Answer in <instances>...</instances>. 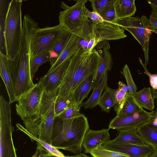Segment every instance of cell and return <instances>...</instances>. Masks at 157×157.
Returning a JSON list of instances; mask_svg holds the SVG:
<instances>
[{"label": "cell", "mask_w": 157, "mask_h": 157, "mask_svg": "<svg viewBox=\"0 0 157 157\" xmlns=\"http://www.w3.org/2000/svg\"><path fill=\"white\" fill-rule=\"evenodd\" d=\"M117 131V136L112 140L113 142L126 143L140 145L146 144L137 132L136 128H130Z\"/></svg>", "instance_id": "22"}, {"label": "cell", "mask_w": 157, "mask_h": 157, "mask_svg": "<svg viewBox=\"0 0 157 157\" xmlns=\"http://www.w3.org/2000/svg\"><path fill=\"white\" fill-rule=\"evenodd\" d=\"M16 126L19 129L28 136L32 141H36L37 142V144H39L49 152L59 157H66V156L64 155L63 153L58 150V149L56 148L52 145L45 142L36 139L33 136L26 130L24 127L20 124H16Z\"/></svg>", "instance_id": "27"}, {"label": "cell", "mask_w": 157, "mask_h": 157, "mask_svg": "<svg viewBox=\"0 0 157 157\" xmlns=\"http://www.w3.org/2000/svg\"><path fill=\"white\" fill-rule=\"evenodd\" d=\"M132 96L141 107L152 111L155 108L154 99L157 98V90L144 87Z\"/></svg>", "instance_id": "18"}, {"label": "cell", "mask_w": 157, "mask_h": 157, "mask_svg": "<svg viewBox=\"0 0 157 157\" xmlns=\"http://www.w3.org/2000/svg\"><path fill=\"white\" fill-rule=\"evenodd\" d=\"M102 146L107 149L124 153L130 157H145L150 156L154 149L145 144L140 145L126 143H118L109 140Z\"/></svg>", "instance_id": "12"}, {"label": "cell", "mask_w": 157, "mask_h": 157, "mask_svg": "<svg viewBox=\"0 0 157 157\" xmlns=\"http://www.w3.org/2000/svg\"><path fill=\"white\" fill-rule=\"evenodd\" d=\"M104 90L98 105L102 111L109 113L111 108L116 104L115 96L116 89H112L107 86Z\"/></svg>", "instance_id": "26"}, {"label": "cell", "mask_w": 157, "mask_h": 157, "mask_svg": "<svg viewBox=\"0 0 157 157\" xmlns=\"http://www.w3.org/2000/svg\"><path fill=\"white\" fill-rule=\"evenodd\" d=\"M0 157H17L13 140L14 130L12 125L10 104H0Z\"/></svg>", "instance_id": "10"}, {"label": "cell", "mask_w": 157, "mask_h": 157, "mask_svg": "<svg viewBox=\"0 0 157 157\" xmlns=\"http://www.w3.org/2000/svg\"><path fill=\"white\" fill-rule=\"evenodd\" d=\"M155 110L148 112L144 110L127 116L115 117L111 120L109 128L117 130L130 128H137L141 125L154 118Z\"/></svg>", "instance_id": "11"}, {"label": "cell", "mask_w": 157, "mask_h": 157, "mask_svg": "<svg viewBox=\"0 0 157 157\" xmlns=\"http://www.w3.org/2000/svg\"><path fill=\"white\" fill-rule=\"evenodd\" d=\"M127 93L118 88L116 90L115 93L116 104L115 110H116L123 103Z\"/></svg>", "instance_id": "36"}, {"label": "cell", "mask_w": 157, "mask_h": 157, "mask_svg": "<svg viewBox=\"0 0 157 157\" xmlns=\"http://www.w3.org/2000/svg\"><path fill=\"white\" fill-rule=\"evenodd\" d=\"M86 17L90 20L96 22H102L104 20L98 13L89 11L87 8L86 11Z\"/></svg>", "instance_id": "37"}, {"label": "cell", "mask_w": 157, "mask_h": 157, "mask_svg": "<svg viewBox=\"0 0 157 157\" xmlns=\"http://www.w3.org/2000/svg\"><path fill=\"white\" fill-rule=\"evenodd\" d=\"M99 53L101 59L94 77L92 89L96 87L104 75L111 71L113 64L112 56L109 49L103 48Z\"/></svg>", "instance_id": "17"}, {"label": "cell", "mask_w": 157, "mask_h": 157, "mask_svg": "<svg viewBox=\"0 0 157 157\" xmlns=\"http://www.w3.org/2000/svg\"><path fill=\"white\" fill-rule=\"evenodd\" d=\"M109 130L108 128L94 130L89 128L85 134L82 144L85 153H90L92 150L109 140Z\"/></svg>", "instance_id": "15"}, {"label": "cell", "mask_w": 157, "mask_h": 157, "mask_svg": "<svg viewBox=\"0 0 157 157\" xmlns=\"http://www.w3.org/2000/svg\"><path fill=\"white\" fill-rule=\"evenodd\" d=\"M99 15L104 21L114 23L117 19L114 3Z\"/></svg>", "instance_id": "34"}, {"label": "cell", "mask_w": 157, "mask_h": 157, "mask_svg": "<svg viewBox=\"0 0 157 157\" xmlns=\"http://www.w3.org/2000/svg\"><path fill=\"white\" fill-rule=\"evenodd\" d=\"M22 1L10 2L4 22L3 35L6 55L13 58L17 53L23 35L21 6Z\"/></svg>", "instance_id": "4"}, {"label": "cell", "mask_w": 157, "mask_h": 157, "mask_svg": "<svg viewBox=\"0 0 157 157\" xmlns=\"http://www.w3.org/2000/svg\"><path fill=\"white\" fill-rule=\"evenodd\" d=\"M144 109L136 102L132 95L127 93L121 105L115 111L117 117H120L132 115Z\"/></svg>", "instance_id": "23"}, {"label": "cell", "mask_w": 157, "mask_h": 157, "mask_svg": "<svg viewBox=\"0 0 157 157\" xmlns=\"http://www.w3.org/2000/svg\"><path fill=\"white\" fill-rule=\"evenodd\" d=\"M32 157H40V150L38 147H36V151Z\"/></svg>", "instance_id": "43"}, {"label": "cell", "mask_w": 157, "mask_h": 157, "mask_svg": "<svg viewBox=\"0 0 157 157\" xmlns=\"http://www.w3.org/2000/svg\"><path fill=\"white\" fill-rule=\"evenodd\" d=\"M0 75L6 86L9 102L11 104L17 101L10 59L1 51L0 52Z\"/></svg>", "instance_id": "13"}, {"label": "cell", "mask_w": 157, "mask_h": 157, "mask_svg": "<svg viewBox=\"0 0 157 157\" xmlns=\"http://www.w3.org/2000/svg\"><path fill=\"white\" fill-rule=\"evenodd\" d=\"M67 30L59 24L53 27L36 28L31 40L30 58L49 52L56 42Z\"/></svg>", "instance_id": "7"}, {"label": "cell", "mask_w": 157, "mask_h": 157, "mask_svg": "<svg viewBox=\"0 0 157 157\" xmlns=\"http://www.w3.org/2000/svg\"><path fill=\"white\" fill-rule=\"evenodd\" d=\"M71 33L67 30L55 43L49 50L51 60L50 65L52 66L58 58L68 43Z\"/></svg>", "instance_id": "25"}, {"label": "cell", "mask_w": 157, "mask_h": 157, "mask_svg": "<svg viewBox=\"0 0 157 157\" xmlns=\"http://www.w3.org/2000/svg\"><path fill=\"white\" fill-rule=\"evenodd\" d=\"M89 128L87 118L82 114L71 119L55 117L53 122L51 145L57 149L81 153L85 134Z\"/></svg>", "instance_id": "2"}, {"label": "cell", "mask_w": 157, "mask_h": 157, "mask_svg": "<svg viewBox=\"0 0 157 157\" xmlns=\"http://www.w3.org/2000/svg\"><path fill=\"white\" fill-rule=\"evenodd\" d=\"M90 31L87 41V49L92 50L100 42L106 40H114L126 37L124 30L117 24L105 21L96 22L90 20Z\"/></svg>", "instance_id": "8"}, {"label": "cell", "mask_w": 157, "mask_h": 157, "mask_svg": "<svg viewBox=\"0 0 157 157\" xmlns=\"http://www.w3.org/2000/svg\"><path fill=\"white\" fill-rule=\"evenodd\" d=\"M153 119L141 125L136 130L145 143L154 149L157 148V126L153 124Z\"/></svg>", "instance_id": "20"}, {"label": "cell", "mask_w": 157, "mask_h": 157, "mask_svg": "<svg viewBox=\"0 0 157 157\" xmlns=\"http://www.w3.org/2000/svg\"><path fill=\"white\" fill-rule=\"evenodd\" d=\"M57 97L56 90L44 91L40 106L32 117L23 121L26 130L36 139L52 144L53 125L55 117L54 105Z\"/></svg>", "instance_id": "3"}, {"label": "cell", "mask_w": 157, "mask_h": 157, "mask_svg": "<svg viewBox=\"0 0 157 157\" xmlns=\"http://www.w3.org/2000/svg\"><path fill=\"white\" fill-rule=\"evenodd\" d=\"M96 73V72L91 74L83 80L71 95L72 102L76 106L80 105L83 100L87 97L92 89V86Z\"/></svg>", "instance_id": "19"}, {"label": "cell", "mask_w": 157, "mask_h": 157, "mask_svg": "<svg viewBox=\"0 0 157 157\" xmlns=\"http://www.w3.org/2000/svg\"><path fill=\"white\" fill-rule=\"evenodd\" d=\"M80 107L74 104L70 106L67 109L62 113L59 117L63 119H71L81 116Z\"/></svg>", "instance_id": "33"}, {"label": "cell", "mask_w": 157, "mask_h": 157, "mask_svg": "<svg viewBox=\"0 0 157 157\" xmlns=\"http://www.w3.org/2000/svg\"><path fill=\"white\" fill-rule=\"evenodd\" d=\"M44 92L42 85L38 82L17 98L16 109L22 120L32 117L36 113L40 106Z\"/></svg>", "instance_id": "9"}, {"label": "cell", "mask_w": 157, "mask_h": 157, "mask_svg": "<svg viewBox=\"0 0 157 157\" xmlns=\"http://www.w3.org/2000/svg\"><path fill=\"white\" fill-rule=\"evenodd\" d=\"M115 23L128 31L139 43L144 51L145 63H148L149 40L152 31L149 20L145 15L117 19Z\"/></svg>", "instance_id": "6"}, {"label": "cell", "mask_w": 157, "mask_h": 157, "mask_svg": "<svg viewBox=\"0 0 157 157\" xmlns=\"http://www.w3.org/2000/svg\"><path fill=\"white\" fill-rule=\"evenodd\" d=\"M66 157H91V156H88L86 155L84 153H80L79 154L76 155H74L69 156L67 155L66 156Z\"/></svg>", "instance_id": "42"}, {"label": "cell", "mask_w": 157, "mask_h": 157, "mask_svg": "<svg viewBox=\"0 0 157 157\" xmlns=\"http://www.w3.org/2000/svg\"><path fill=\"white\" fill-rule=\"evenodd\" d=\"M51 60L49 52L39 56L30 58V68L31 76L32 79L39 67L44 63Z\"/></svg>", "instance_id": "30"}, {"label": "cell", "mask_w": 157, "mask_h": 157, "mask_svg": "<svg viewBox=\"0 0 157 157\" xmlns=\"http://www.w3.org/2000/svg\"><path fill=\"white\" fill-rule=\"evenodd\" d=\"M73 104L71 95L59 98L57 97L54 105L55 117H59Z\"/></svg>", "instance_id": "29"}, {"label": "cell", "mask_w": 157, "mask_h": 157, "mask_svg": "<svg viewBox=\"0 0 157 157\" xmlns=\"http://www.w3.org/2000/svg\"><path fill=\"white\" fill-rule=\"evenodd\" d=\"M139 60L141 64L144 68V73L147 75L149 77L151 86L153 88L157 90V74H151L147 69V65L142 62V60L140 58H139Z\"/></svg>", "instance_id": "35"}, {"label": "cell", "mask_w": 157, "mask_h": 157, "mask_svg": "<svg viewBox=\"0 0 157 157\" xmlns=\"http://www.w3.org/2000/svg\"><path fill=\"white\" fill-rule=\"evenodd\" d=\"M86 0H77L71 6L66 5L59 16V24L71 34L87 41L90 31V20L86 16Z\"/></svg>", "instance_id": "5"}, {"label": "cell", "mask_w": 157, "mask_h": 157, "mask_svg": "<svg viewBox=\"0 0 157 157\" xmlns=\"http://www.w3.org/2000/svg\"><path fill=\"white\" fill-rule=\"evenodd\" d=\"M101 56L95 49L89 50L81 47L71 57L60 84L56 89L57 98L72 95L78 86L96 72Z\"/></svg>", "instance_id": "1"}, {"label": "cell", "mask_w": 157, "mask_h": 157, "mask_svg": "<svg viewBox=\"0 0 157 157\" xmlns=\"http://www.w3.org/2000/svg\"><path fill=\"white\" fill-rule=\"evenodd\" d=\"M135 0H114L117 19L132 17L136 10Z\"/></svg>", "instance_id": "21"}, {"label": "cell", "mask_w": 157, "mask_h": 157, "mask_svg": "<svg viewBox=\"0 0 157 157\" xmlns=\"http://www.w3.org/2000/svg\"><path fill=\"white\" fill-rule=\"evenodd\" d=\"M121 73L125 77L128 89V93L132 95L136 92L137 87L133 79L129 67L126 64L122 68Z\"/></svg>", "instance_id": "32"}, {"label": "cell", "mask_w": 157, "mask_h": 157, "mask_svg": "<svg viewBox=\"0 0 157 157\" xmlns=\"http://www.w3.org/2000/svg\"><path fill=\"white\" fill-rule=\"evenodd\" d=\"M145 157H151V156H146Z\"/></svg>", "instance_id": "46"}, {"label": "cell", "mask_w": 157, "mask_h": 157, "mask_svg": "<svg viewBox=\"0 0 157 157\" xmlns=\"http://www.w3.org/2000/svg\"><path fill=\"white\" fill-rule=\"evenodd\" d=\"M118 88L127 93L128 92V89L127 86L122 82H118Z\"/></svg>", "instance_id": "41"}, {"label": "cell", "mask_w": 157, "mask_h": 157, "mask_svg": "<svg viewBox=\"0 0 157 157\" xmlns=\"http://www.w3.org/2000/svg\"><path fill=\"white\" fill-rule=\"evenodd\" d=\"M108 73H105L101 79L99 83L93 88V92L89 98L86 102L82 103L79 106L85 109H92L98 105L102 93L107 86Z\"/></svg>", "instance_id": "24"}, {"label": "cell", "mask_w": 157, "mask_h": 157, "mask_svg": "<svg viewBox=\"0 0 157 157\" xmlns=\"http://www.w3.org/2000/svg\"><path fill=\"white\" fill-rule=\"evenodd\" d=\"M71 58L51 73L40 78L38 82L41 84L44 91L52 92L56 90L62 81Z\"/></svg>", "instance_id": "14"}, {"label": "cell", "mask_w": 157, "mask_h": 157, "mask_svg": "<svg viewBox=\"0 0 157 157\" xmlns=\"http://www.w3.org/2000/svg\"><path fill=\"white\" fill-rule=\"evenodd\" d=\"M93 11L100 14L113 4L114 0H90Z\"/></svg>", "instance_id": "31"}, {"label": "cell", "mask_w": 157, "mask_h": 157, "mask_svg": "<svg viewBox=\"0 0 157 157\" xmlns=\"http://www.w3.org/2000/svg\"><path fill=\"white\" fill-rule=\"evenodd\" d=\"M147 1L152 9L151 14L157 15V0H147Z\"/></svg>", "instance_id": "40"}, {"label": "cell", "mask_w": 157, "mask_h": 157, "mask_svg": "<svg viewBox=\"0 0 157 157\" xmlns=\"http://www.w3.org/2000/svg\"><path fill=\"white\" fill-rule=\"evenodd\" d=\"M80 38V37L71 34L63 51L55 62L51 66L46 74L53 71L65 60L71 58L78 50L81 47L79 44Z\"/></svg>", "instance_id": "16"}, {"label": "cell", "mask_w": 157, "mask_h": 157, "mask_svg": "<svg viewBox=\"0 0 157 157\" xmlns=\"http://www.w3.org/2000/svg\"><path fill=\"white\" fill-rule=\"evenodd\" d=\"M153 154L150 156L151 157H157V148L154 149Z\"/></svg>", "instance_id": "45"}, {"label": "cell", "mask_w": 157, "mask_h": 157, "mask_svg": "<svg viewBox=\"0 0 157 157\" xmlns=\"http://www.w3.org/2000/svg\"><path fill=\"white\" fill-rule=\"evenodd\" d=\"M156 111V113L155 117L152 121L153 124L155 126H157V107Z\"/></svg>", "instance_id": "44"}, {"label": "cell", "mask_w": 157, "mask_h": 157, "mask_svg": "<svg viewBox=\"0 0 157 157\" xmlns=\"http://www.w3.org/2000/svg\"><path fill=\"white\" fill-rule=\"evenodd\" d=\"M90 154L94 157H130L126 154L105 148L102 145L92 150Z\"/></svg>", "instance_id": "28"}, {"label": "cell", "mask_w": 157, "mask_h": 157, "mask_svg": "<svg viewBox=\"0 0 157 157\" xmlns=\"http://www.w3.org/2000/svg\"><path fill=\"white\" fill-rule=\"evenodd\" d=\"M37 144V147L39 148L40 150V157H59L49 152L39 144Z\"/></svg>", "instance_id": "38"}, {"label": "cell", "mask_w": 157, "mask_h": 157, "mask_svg": "<svg viewBox=\"0 0 157 157\" xmlns=\"http://www.w3.org/2000/svg\"><path fill=\"white\" fill-rule=\"evenodd\" d=\"M149 21L152 31L157 30V15L151 14Z\"/></svg>", "instance_id": "39"}]
</instances>
